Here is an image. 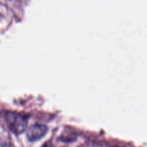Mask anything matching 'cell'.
<instances>
[{
	"instance_id": "6da1fadb",
	"label": "cell",
	"mask_w": 147,
	"mask_h": 147,
	"mask_svg": "<svg viewBox=\"0 0 147 147\" xmlns=\"http://www.w3.org/2000/svg\"><path fill=\"white\" fill-rule=\"evenodd\" d=\"M6 121L9 129L15 134H20L27 129V118L23 115L9 112L6 114Z\"/></svg>"
},
{
	"instance_id": "7a4b0ae2",
	"label": "cell",
	"mask_w": 147,
	"mask_h": 147,
	"mask_svg": "<svg viewBox=\"0 0 147 147\" xmlns=\"http://www.w3.org/2000/svg\"><path fill=\"white\" fill-rule=\"evenodd\" d=\"M48 129L43 124H34L27 131V137L30 142H36L44 137Z\"/></svg>"
},
{
	"instance_id": "3957f363",
	"label": "cell",
	"mask_w": 147,
	"mask_h": 147,
	"mask_svg": "<svg viewBox=\"0 0 147 147\" xmlns=\"http://www.w3.org/2000/svg\"><path fill=\"white\" fill-rule=\"evenodd\" d=\"M43 147H51V146H50V144H45V146H43Z\"/></svg>"
}]
</instances>
